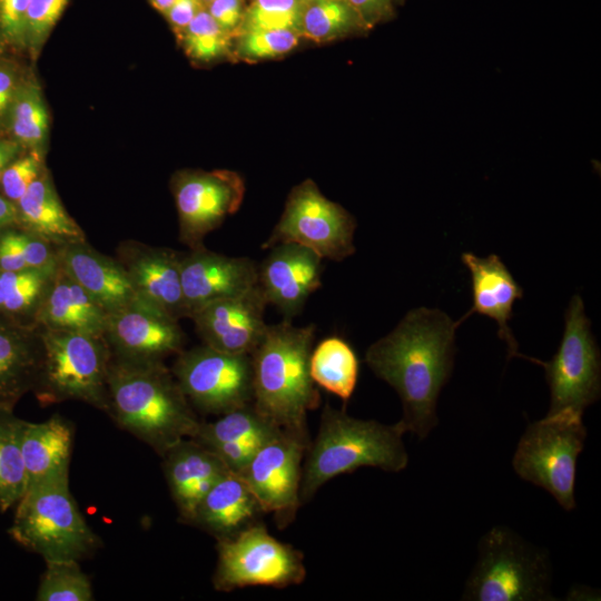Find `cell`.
Masks as SVG:
<instances>
[{
	"label": "cell",
	"mask_w": 601,
	"mask_h": 601,
	"mask_svg": "<svg viewBox=\"0 0 601 601\" xmlns=\"http://www.w3.org/2000/svg\"><path fill=\"white\" fill-rule=\"evenodd\" d=\"M264 514L245 480L229 471L204 495L190 525L207 532L216 541L227 540L260 523Z\"/></svg>",
	"instance_id": "24"
},
{
	"label": "cell",
	"mask_w": 601,
	"mask_h": 601,
	"mask_svg": "<svg viewBox=\"0 0 601 601\" xmlns=\"http://www.w3.org/2000/svg\"><path fill=\"white\" fill-rule=\"evenodd\" d=\"M180 252L124 240L116 259L124 267L138 299L179 321L187 318L180 279Z\"/></svg>",
	"instance_id": "18"
},
{
	"label": "cell",
	"mask_w": 601,
	"mask_h": 601,
	"mask_svg": "<svg viewBox=\"0 0 601 601\" xmlns=\"http://www.w3.org/2000/svg\"><path fill=\"white\" fill-rule=\"evenodd\" d=\"M459 325L437 308H414L366 349L367 366L400 396L397 423L405 433L425 439L437 426V398L453 370Z\"/></svg>",
	"instance_id": "1"
},
{
	"label": "cell",
	"mask_w": 601,
	"mask_h": 601,
	"mask_svg": "<svg viewBox=\"0 0 601 601\" xmlns=\"http://www.w3.org/2000/svg\"><path fill=\"white\" fill-rule=\"evenodd\" d=\"M107 385V414L158 455L195 436L200 420L164 361L111 356Z\"/></svg>",
	"instance_id": "2"
},
{
	"label": "cell",
	"mask_w": 601,
	"mask_h": 601,
	"mask_svg": "<svg viewBox=\"0 0 601 601\" xmlns=\"http://www.w3.org/2000/svg\"><path fill=\"white\" fill-rule=\"evenodd\" d=\"M233 37L205 9L183 30L186 52L199 61H210L226 55Z\"/></svg>",
	"instance_id": "37"
},
{
	"label": "cell",
	"mask_w": 601,
	"mask_h": 601,
	"mask_svg": "<svg viewBox=\"0 0 601 601\" xmlns=\"http://www.w3.org/2000/svg\"><path fill=\"white\" fill-rule=\"evenodd\" d=\"M200 1H201L204 4H205V3L208 4L211 0H200Z\"/></svg>",
	"instance_id": "49"
},
{
	"label": "cell",
	"mask_w": 601,
	"mask_h": 601,
	"mask_svg": "<svg viewBox=\"0 0 601 601\" xmlns=\"http://www.w3.org/2000/svg\"><path fill=\"white\" fill-rule=\"evenodd\" d=\"M309 373L317 386L346 403L357 385L359 362L355 351L345 339L329 336L313 346Z\"/></svg>",
	"instance_id": "28"
},
{
	"label": "cell",
	"mask_w": 601,
	"mask_h": 601,
	"mask_svg": "<svg viewBox=\"0 0 601 601\" xmlns=\"http://www.w3.org/2000/svg\"><path fill=\"white\" fill-rule=\"evenodd\" d=\"M41 362V328L0 316V408L33 392Z\"/></svg>",
	"instance_id": "23"
},
{
	"label": "cell",
	"mask_w": 601,
	"mask_h": 601,
	"mask_svg": "<svg viewBox=\"0 0 601 601\" xmlns=\"http://www.w3.org/2000/svg\"><path fill=\"white\" fill-rule=\"evenodd\" d=\"M306 2L316 1V0H305Z\"/></svg>",
	"instance_id": "50"
},
{
	"label": "cell",
	"mask_w": 601,
	"mask_h": 601,
	"mask_svg": "<svg viewBox=\"0 0 601 601\" xmlns=\"http://www.w3.org/2000/svg\"><path fill=\"white\" fill-rule=\"evenodd\" d=\"M461 259L471 275L473 305L457 322L461 324L473 313L489 316L497 324V334L506 343L509 358H524V355L519 353L518 342L509 327L513 304L523 296V289L495 254L479 257L465 252Z\"/></svg>",
	"instance_id": "22"
},
{
	"label": "cell",
	"mask_w": 601,
	"mask_h": 601,
	"mask_svg": "<svg viewBox=\"0 0 601 601\" xmlns=\"http://www.w3.org/2000/svg\"><path fill=\"white\" fill-rule=\"evenodd\" d=\"M42 362L33 394L42 406L80 401L108 412L110 349L104 336L41 328Z\"/></svg>",
	"instance_id": "7"
},
{
	"label": "cell",
	"mask_w": 601,
	"mask_h": 601,
	"mask_svg": "<svg viewBox=\"0 0 601 601\" xmlns=\"http://www.w3.org/2000/svg\"><path fill=\"white\" fill-rule=\"evenodd\" d=\"M548 552L511 529L496 525L479 543L477 561L466 580L463 600L545 601L551 593Z\"/></svg>",
	"instance_id": "5"
},
{
	"label": "cell",
	"mask_w": 601,
	"mask_h": 601,
	"mask_svg": "<svg viewBox=\"0 0 601 601\" xmlns=\"http://www.w3.org/2000/svg\"><path fill=\"white\" fill-rule=\"evenodd\" d=\"M363 30L367 28L345 0L306 2L300 22L302 37L323 42Z\"/></svg>",
	"instance_id": "32"
},
{
	"label": "cell",
	"mask_w": 601,
	"mask_h": 601,
	"mask_svg": "<svg viewBox=\"0 0 601 601\" xmlns=\"http://www.w3.org/2000/svg\"><path fill=\"white\" fill-rule=\"evenodd\" d=\"M11 127L14 136L24 145L42 144L48 130V115L40 89L32 83L14 90Z\"/></svg>",
	"instance_id": "35"
},
{
	"label": "cell",
	"mask_w": 601,
	"mask_h": 601,
	"mask_svg": "<svg viewBox=\"0 0 601 601\" xmlns=\"http://www.w3.org/2000/svg\"><path fill=\"white\" fill-rule=\"evenodd\" d=\"M72 443L73 425L59 414L40 423L24 421L21 450L27 487L40 483L69 482Z\"/></svg>",
	"instance_id": "25"
},
{
	"label": "cell",
	"mask_w": 601,
	"mask_h": 601,
	"mask_svg": "<svg viewBox=\"0 0 601 601\" xmlns=\"http://www.w3.org/2000/svg\"><path fill=\"white\" fill-rule=\"evenodd\" d=\"M244 181L227 170L183 173L174 181L179 218V240L189 249L205 246L208 233L237 211L244 197Z\"/></svg>",
	"instance_id": "14"
},
{
	"label": "cell",
	"mask_w": 601,
	"mask_h": 601,
	"mask_svg": "<svg viewBox=\"0 0 601 601\" xmlns=\"http://www.w3.org/2000/svg\"><path fill=\"white\" fill-rule=\"evenodd\" d=\"M91 582L76 560L46 562L36 594L38 601H92Z\"/></svg>",
	"instance_id": "34"
},
{
	"label": "cell",
	"mask_w": 601,
	"mask_h": 601,
	"mask_svg": "<svg viewBox=\"0 0 601 601\" xmlns=\"http://www.w3.org/2000/svg\"><path fill=\"white\" fill-rule=\"evenodd\" d=\"M179 321L141 302L107 314L104 338L111 356L129 361H164L184 349Z\"/></svg>",
	"instance_id": "15"
},
{
	"label": "cell",
	"mask_w": 601,
	"mask_h": 601,
	"mask_svg": "<svg viewBox=\"0 0 601 601\" xmlns=\"http://www.w3.org/2000/svg\"><path fill=\"white\" fill-rule=\"evenodd\" d=\"M207 11L224 30L236 37L245 11L243 0H211Z\"/></svg>",
	"instance_id": "42"
},
{
	"label": "cell",
	"mask_w": 601,
	"mask_h": 601,
	"mask_svg": "<svg viewBox=\"0 0 601 601\" xmlns=\"http://www.w3.org/2000/svg\"><path fill=\"white\" fill-rule=\"evenodd\" d=\"M68 0H30L27 12L26 42L40 46L60 18Z\"/></svg>",
	"instance_id": "40"
},
{
	"label": "cell",
	"mask_w": 601,
	"mask_h": 601,
	"mask_svg": "<svg viewBox=\"0 0 601 601\" xmlns=\"http://www.w3.org/2000/svg\"><path fill=\"white\" fill-rule=\"evenodd\" d=\"M268 250L257 267V286L267 305L275 306L285 319L292 321L321 288L323 258L293 243L276 244Z\"/></svg>",
	"instance_id": "17"
},
{
	"label": "cell",
	"mask_w": 601,
	"mask_h": 601,
	"mask_svg": "<svg viewBox=\"0 0 601 601\" xmlns=\"http://www.w3.org/2000/svg\"><path fill=\"white\" fill-rule=\"evenodd\" d=\"M282 431L272 425L253 404L236 408L211 422H203L193 437L206 447L220 443H242L257 451Z\"/></svg>",
	"instance_id": "30"
},
{
	"label": "cell",
	"mask_w": 601,
	"mask_h": 601,
	"mask_svg": "<svg viewBox=\"0 0 601 601\" xmlns=\"http://www.w3.org/2000/svg\"><path fill=\"white\" fill-rule=\"evenodd\" d=\"M170 370L191 406L205 414L218 416L253 403L252 355L201 344L177 354Z\"/></svg>",
	"instance_id": "12"
},
{
	"label": "cell",
	"mask_w": 601,
	"mask_h": 601,
	"mask_svg": "<svg viewBox=\"0 0 601 601\" xmlns=\"http://www.w3.org/2000/svg\"><path fill=\"white\" fill-rule=\"evenodd\" d=\"M305 6V0H253L244 11L237 35L259 29H288L300 36Z\"/></svg>",
	"instance_id": "36"
},
{
	"label": "cell",
	"mask_w": 601,
	"mask_h": 601,
	"mask_svg": "<svg viewBox=\"0 0 601 601\" xmlns=\"http://www.w3.org/2000/svg\"><path fill=\"white\" fill-rule=\"evenodd\" d=\"M18 224L16 204L0 195V231L9 226Z\"/></svg>",
	"instance_id": "46"
},
{
	"label": "cell",
	"mask_w": 601,
	"mask_h": 601,
	"mask_svg": "<svg viewBox=\"0 0 601 601\" xmlns=\"http://www.w3.org/2000/svg\"><path fill=\"white\" fill-rule=\"evenodd\" d=\"M203 9L200 0H174L164 13L176 29L184 30Z\"/></svg>",
	"instance_id": "44"
},
{
	"label": "cell",
	"mask_w": 601,
	"mask_h": 601,
	"mask_svg": "<svg viewBox=\"0 0 601 601\" xmlns=\"http://www.w3.org/2000/svg\"><path fill=\"white\" fill-rule=\"evenodd\" d=\"M299 37L298 32L288 29L245 31L236 36V53L245 60L276 58L293 50Z\"/></svg>",
	"instance_id": "38"
},
{
	"label": "cell",
	"mask_w": 601,
	"mask_h": 601,
	"mask_svg": "<svg viewBox=\"0 0 601 601\" xmlns=\"http://www.w3.org/2000/svg\"><path fill=\"white\" fill-rule=\"evenodd\" d=\"M43 170L41 160L36 154L14 159L4 169L0 178L3 196L11 203L17 204Z\"/></svg>",
	"instance_id": "39"
},
{
	"label": "cell",
	"mask_w": 601,
	"mask_h": 601,
	"mask_svg": "<svg viewBox=\"0 0 601 601\" xmlns=\"http://www.w3.org/2000/svg\"><path fill=\"white\" fill-rule=\"evenodd\" d=\"M107 312L59 267L36 315L43 329L102 336Z\"/></svg>",
	"instance_id": "26"
},
{
	"label": "cell",
	"mask_w": 601,
	"mask_h": 601,
	"mask_svg": "<svg viewBox=\"0 0 601 601\" xmlns=\"http://www.w3.org/2000/svg\"><path fill=\"white\" fill-rule=\"evenodd\" d=\"M404 430L396 422L356 418L326 403L319 427L311 441L302 472L300 502H309L332 479L359 467H377L397 473L408 464Z\"/></svg>",
	"instance_id": "4"
},
{
	"label": "cell",
	"mask_w": 601,
	"mask_h": 601,
	"mask_svg": "<svg viewBox=\"0 0 601 601\" xmlns=\"http://www.w3.org/2000/svg\"><path fill=\"white\" fill-rule=\"evenodd\" d=\"M57 247L17 225L0 231V270L56 268Z\"/></svg>",
	"instance_id": "33"
},
{
	"label": "cell",
	"mask_w": 601,
	"mask_h": 601,
	"mask_svg": "<svg viewBox=\"0 0 601 601\" xmlns=\"http://www.w3.org/2000/svg\"><path fill=\"white\" fill-rule=\"evenodd\" d=\"M162 469L179 519L191 524L208 490L229 472L224 462L194 439H184L162 455Z\"/></svg>",
	"instance_id": "20"
},
{
	"label": "cell",
	"mask_w": 601,
	"mask_h": 601,
	"mask_svg": "<svg viewBox=\"0 0 601 601\" xmlns=\"http://www.w3.org/2000/svg\"><path fill=\"white\" fill-rule=\"evenodd\" d=\"M29 3L30 0H0V28L13 43L26 42Z\"/></svg>",
	"instance_id": "41"
},
{
	"label": "cell",
	"mask_w": 601,
	"mask_h": 601,
	"mask_svg": "<svg viewBox=\"0 0 601 601\" xmlns=\"http://www.w3.org/2000/svg\"><path fill=\"white\" fill-rule=\"evenodd\" d=\"M311 441L280 432L264 443L238 473L278 529L289 525L300 508L303 459Z\"/></svg>",
	"instance_id": "13"
},
{
	"label": "cell",
	"mask_w": 601,
	"mask_h": 601,
	"mask_svg": "<svg viewBox=\"0 0 601 601\" xmlns=\"http://www.w3.org/2000/svg\"><path fill=\"white\" fill-rule=\"evenodd\" d=\"M585 437L581 414H546L528 425L518 443L513 469L522 480L544 489L571 511L575 508L577 460Z\"/></svg>",
	"instance_id": "8"
},
{
	"label": "cell",
	"mask_w": 601,
	"mask_h": 601,
	"mask_svg": "<svg viewBox=\"0 0 601 601\" xmlns=\"http://www.w3.org/2000/svg\"><path fill=\"white\" fill-rule=\"evenodd\" d=\"M16 206L18 225L55 247L87 240L81 227L62 206L46 170L30 185Z\"/></svg>",
	"instance_id": "27"
},
{
	"label": "cell",
	"mask_w": 601,
	"mask_h": 601,
	"mask_svg": "<svg viewBox=\"0 0 601 601\" xmlns=\"http://www.w3.org/2000/svg\"><path fill=\"white\" fill-rule=\"evenodd\" d=\"M565 326L559 349L550 362L540 364L545 371L551 405L548 414H583L600 397V351L591 332L590 319L580 295H574L565 312Z\"/></svg>",
	"instance_id": "10"
},
{
	"label": "cell",
	"mask_w": 601,
	"mask_h": 601,
	"mask_svg": "<svg viewBox=\"0 0 601 601\" xmlns=\"http://www.w3.org/2000/svg\"><path fill=\"white\" fill-rule=\"evenodd\" d=\"M355 229L354 217L307 179L290 191L278 223L262 248L293 243L312 249L323 259L341 262L355 253Z\"/></svg>",
	"instance_id": "11"
},
{
	"label": "cell",
	"mask_w": 601,
	"mask_h": 601,
	"mask_svg": "<svg viewBox=\"0 0 601 601\" xmlns=\"http://www.w3.org/2000/svg\"><path fill=\"white\" fill-rule=\"evenodd\" d=\"M17 149L14 142L0 140V178L4 169L14 160Z\"/></svg>",
	"instance_id": "47"
},
{
	"label": "cell",
	"mask_w": 601,
	"mask_h": 601,
	"mask_svg": "<svg viewBox=\"0 0 601 601\" xmlns=\"http://www.w3.org/2000/svg\"><path fill=\"white\" fill-rule=\"evenodd\" d=\"M57 268L0 270V316L35 324Z\"/></svg>",
	"instance_id": "29"
},
{
	"label": "cell",
	"mask_w": 601,
	"mask_h": 601,
	"mask_svg": "<svg viewBox=\"0 0 601 601\" xmlns=\"http://www.w3.org/2000/svg\"><path fill=\"white\" fill-rule=\"evenodd\" d=\"M216 549L213 585L220 592L258 585L282 589L306 578L303 553L270 535L262 522L217 541Z\"/></svg>",
	"instance_id": "9"
},
{
	"label": "cell",
	"mask_w": 601,
	"mask_h": 601,
	"mask_svg": "<svg viewBox=\"0 0 601 601\" xmlns=\"http://www.w3.org/2000/svg\"><path fill=\"white\" fill-rule=\"evenodd\" d=\"M250 1H253V0H250Z\"/></svg>",
	"instance_id": "51"
},
{
	"label": "cell",
	"mask_w": 601,
	"mask_h": 601,
	"mask_svg": "<svg viewBox=\"0 0 601 601\" xmlns=\"http://www.w3.org/2000/svg\"><path fill=\"white\" fill-rule=\"evenodd\" d=\"M315 332L314 324L296 326L284 318L267 325L250 354L254 408L278 430L307 441V414L321 403L309 373Z\"/></svg>",
	"instance_id": "3"
},
{
	"label": "cell",
	"mask_w": 601,
	"mask_h": 601,
	"mask_svg": "<svg viewBox=\"0 0 601 601\" xmlns=\"http://www.w3.org/2000/svg\"><path fill=\"white\" fill-rule=\"evenodd\" d=\"M24 420L0 408V512L16 506L27 487L21 450Z\"/></svg>",
	"instance_id": "31"
},
{
	"label": "cell",
	"mask_w": 601,
	"mask_h": 601,
	"mask_svg": "<svg viewBox=\"0 0 601 601\" xmlns=\"http://www.w3.org/2000/svg\"><path fill=\"white\" fill-rule=\"evenodd\" d=\"M8 533L46 562L79 561L101 545L71 495L69 482L28 486L16 504Z\"/></svg>",
	"instance_id": "6"
},
{
	"label": "cell",
	"mask_w": 601,
	"mask_h": 601,
	"mask_svg": "<svg viewBox=\"0 0 601 601\" xmlns=\"http://www.w3.org/2000/svg\"><path fill=\"white\" fill-rule=\"evenodd\" d=\"M174 0H150L151 4L159 11L165 12Z\"/></svg>",
	"instance_id": "48"
},
{
	"label": "cell",
	"mask_w": 601,
	"mask_h": 601,
	"mask_svg": "<svg viewBox=\"0 0 601 601\" xmlns=\"http://www.w3.org/2000/svg\"><path fill=\"white\" fill-rule=\"evenodd\" d=\"M258 264L252 258L233 257L205 246L180 255V279L187 318L200 307L257 286Z\"/></svg>",
	"instance_id": "19"
},
{
	"label": "cell",
	"mask_w": 601,
	"mask_h": 601,
	"mask_svg": "<svg viewBox=\"0 0 601 601\" xmlns=\"http://www.w3.org/2000/svg\"><path fill=\"white\" fill-rule=\"evenodd\" d=\"M13 93L14 83L11 73L0 69V114L11 104Z\"/></svg>",
	"instance_id": "45"
},
{
	"label": "cell",
	"mask_w": 601,
	"mask_h": 601,
	"mask_svg": "<svg viewBox=\"0 0 601 601\" xmlns=\"http://www.w3.org/2000/svg\"><path fill=\"white\" fill-rule=\"evenodd\" d=\"M57 265L107 313L117 311L136 298L120 263L99 253L87 240L57 247Z\"/></svg>",
	"instance_id": "21"
},
{
	"label": "cell",
	"mask_w": 601,
	"mask_h": 601,
	"mask_svg": "<svg viewBox=\"0 0 601 601\" xmlns=\"http://www.w3.org/2000/svg\"><path fill=\"white\" fill-rule=\"evenodd\" d=\"M267 303L258 286L239 295L211 302L189 318L203 344L230 354L250 355L267 328Z\"/></svg>",
	"instance_id": "16"
},
{
	"label": "cell",
	"mask_w": 601,
	"mask_h": 601,
	"mask_svg": "<svg viewBox=\"0 0 601 601\" xmlns=\"http://www.w3.org/2000/svg\"><path fill=\"white\" fill-rule=\"evenodd\" d=\"M358 14L367 29L390 18L393 0H345Z\"/></svg>",
	"instance_id": "43"
}]
</instances>
